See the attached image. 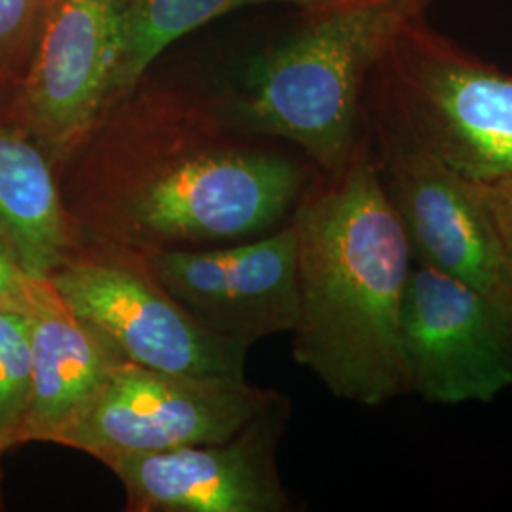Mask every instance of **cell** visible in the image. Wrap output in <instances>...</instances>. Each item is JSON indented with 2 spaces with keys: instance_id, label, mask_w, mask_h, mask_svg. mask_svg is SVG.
Returning a JSON list of instances; mask_svg holds the SVG:
<instances>
[{
  "instance_id": "obj_6",
  "label": "cell",
  "mask_w": 512,
  "mask_h": 512,
  "mask_svg": "<svg viewBox=\"0 0 512 512\" xmlns=\"http://www.w3.org/2000/svg\"><path fill=\"white\" fill-rule=\"evenodd\" d=\"M365 126L385 196L414 262L467 283L512 317L511 275L475 181L442 162L372 97Z\"/></svg>"
},
{
  "instance_id": "obj_14",
  "label": "cell",
  "mask_w": 512,
  "mask_h": 512,
  "mask_svg": "<svg viewBox=\"0 0 512 512\" xmlns=\"http://www.w3.org/2000/svg\"><path fill=\"white\" fill-rule=\"evenodd\" d=\"M338 2L344 0H122V55L114 105L147 76L171 42L213 19L247 6L289 4L310 12Z\"/></svg>"
},
{
  "instance_id": "obj_17",
  "label": "cell",
  "mask_w": 512,
  "mask_h": 512,
  "mask_svg": "<svg viewBox=\"0 0 512 512\" xmlns=\"http://www.w3.org/2000/svg\"><path fill=\"white\" fill-rule=\"evenodd\" d=\"M48 285L50 279L27 274L14 249L0 236V311L33 315Z\"/></svg>"
},
{
  "instance_id": "obj_5",
  "label": "cell",
  "mask_w": 512,
  "mask_h": 512,
  "mask_svg": "<svg viewBox=\"0 0 512 512\" xmlns=\"http://www.w3.org/2000/svg\"><path fill=\"white\" fill-rule=\"evenodd\" d=\"M67 308L129 361L202 378L245 380L249 346L203 327L148 270L139 251L78 239L48 277Z\"/></svg>"
},
{
  "instance_id": "obj_16",
  "label": "cell",
  "mask_w": 512,
  "mask_h": 512,
  "mask_svg": "<svg viewBox=\"0 0 512 512\" xmlns=\"http://www.w3.org/2000/svg\"><path fill=\"white\" fill-rule=\"evenodd\" d=\"M55 0H0V93H10L35 54Z\"/></svg>"
},
{
  "instance_id": "obj_1",
  "label": "cell",
  "mask_w": 512,
  "mask_h": 512,
  "mask_svg": "<svg viewBox=\"0 0 512 512\" xmlns=\"http://www.w3.org/2000/svg\"><path fill=\"white\" fill-rule=\"evenodd\" d=\"M222 118L202 90L147 76L57 165L76 239L202 249L289 222L308 167Z\"/></svg>"
},
{
  "instance_id": "obj_13",
  "label": "cell",
  "mask_w": 512,
  "mask_h": 512,
  "mask_svg": "<svg viewBox=\"0 0 512 512\" xmlns=\"http://www.w3.org/2000/svg\"><path fill=\"white\" fill-rule=\"evenodd\" d=\"M0 93V236L33 277L48 279L76 245L57 165Z\"/></svg>"
},
{
  "instance_id": "obj_4",
  "label": "cell",
  "mask_w": 512,
  "mask_h": 512,
  "mask_svg": "<svg viewBox=\"0 0 512 512\" xmlns=\"http://www.w3.org/2000/svg\"><path fill=\"white\" fill-rule=\"evenodd\" d=\"M368 90L463 177L512 173V74L440 35L425 18L404 31Z\"/></svg>"
},
{
  "instance_id": "obj_10",
  "label": "cell",
  "mask_w": 512,
  "mask_h": 512,
  "mask_svg": "<svg viewBox=\"0 0 512 512\" xmlns=\"http://www.w3.org/2000/svg\"><path fill=\"white\" fill-rule=\"evenodd\" d=\"M401 334L408 393L427 403H490L512 387V317L452 275L414 262Z\"/></svg>"
},
{
  "instance_id": "obj_3",
  "label": "cell",
  "mask_w": 512,
  "mask_h": 512,
  "mask_svg": "<svg viewBox=\"0 0 512 512\" xmlns=\"http://www.w3.org/2000/svg\"><path fill=\"white\" fill-rule=\"evenodd\" d=\"M435 2L344 0L310 10L232 84L202 93L232 126L291 143L317 171H340L365 139L372 74Z\"/></svg>"
},
{
  "instance_id": "obj_7",
  "label": "cell",
  "mask_w": 512,
  "mask_h": 512,
  "mask_svg": "<svg viewBox=\"0 0 512 512\" xmlns=\"http://www.w3.org/2000/svg\"><path fill=\"white\" fill-rule=\"evenodd\" d=\"M281 393L245 380L202 378L124 361L59 446L99 459L230 439Z\"/></svg>"
},
{
  "instance_id": "obj_15",
  "label": "cell",
  "mask_w": 512,
  "mask_h": 512,
  "mask_svg": "<svg viewBox=\"0 0 512 512\" xmlns=\"http://www.w3.org/2000/svg\"><path fill=\"white\" fill-rule=\"evenodd\" d=\"M31 399V317L0 311V446H19Z\"/></svg>"
},
{
  "instance_id": "obj_11",
  "label": "cell",
  "mask_w": 512,
  "mask_h": 512,
  "mask_svg": "<svg viewBox=\"0 0 512 512\" xmlns=\"http://www.w3.org/2000/svg\"><path fill=\"white\" fill-rule=\"evenodd\" d=\"M139 255L171 296L219 336L251 348L296 327L298 266L291 220L239 243Z\"/></svg>"
},
{
  "instance_id": "obj_9",
  "label": "cell",
  "mask_w": 512,
  "mask_h": 512,
  "mask_svg": "<svg viewBox=\"0 0 512 512\" xmlns=\"http://www.w3.org/2000/svg\"><path fill=\"white\" fill-rule=\"evenodd\" d=\"M291 418L285 395L230 439L99 459L120 480L128 512H289L277 465Z\"/></svg>"
},
{
  "instance_id": "obj_2",
  "label": "cell",
  "mask_w": 512,
  "mask_h": 512,
  "mask_svg": "<svg viewBox=\"0 0 512 512\" xmlns=\"http://www.w3.org/2000/svg\"><path fill=\"white\" fill-rule=\"evenodd\" d=\"M289 220L294 361L342 401L374 408L406 395L401 325L414 258L366 135L340 171L311 177Z\"/></svg>"
},
{
  "instance_id": "obj_18",
  "label": "cell",
  "mask_w": 512,
  "mask_h": 512,
  "mask_svg": "<svg viewBox=\"0 0 512 512\" xmlns=\"http://www.w3.org/2000/svg\"><path fill=\"white\" fill-rule=\"evenodd\" d=\"M475 183L512 279V173Z\"/></svg>"
},
{
  "instance_id": "obj_8",
  "label": "cell",
  "mask_w": 512,
  "mask_h": 512,
  "mask_svg": "<svg viewBox=\"0 0 512 512\" xmlns=\"http://www.w3.org/2000/svg\"><path fill=\"white\" fill-rule=\"evenodd\" d=\"M122 0H55L8 107L55 165L112 109Z\"/></svg>"
},
{
  "instance_id": "obj_19",
  "label": "cell",
  "mask_w": 512,
  "mask_h": 512,
  "mask_svg": "<svg viewBox=\"0 0 512 512\" xmlns=\"http://www.w3.org/2000/svg\"><path fill=\"white\" fill-rule=\"evenodd\" d=\"M6 454V450L0 446V511H2V456Z\"/></svg>"
},
{
  "instance_id": "obj_12",
  "label": "cell",
  "mask_w": 512,
  "mask_h": 512,
  "mask_svg": "<svg viewBox=\"0 0 512 512\" xmlns=\"http://www.w3.org/2000/svg\"><path fill=\"white\" fill-rule=\"evenodd\" d=\"M31 317V399L19 446L59 444L110 372L128 361L103 332L74 315L50 281Z\"/></svg>"
}]
</instances>
